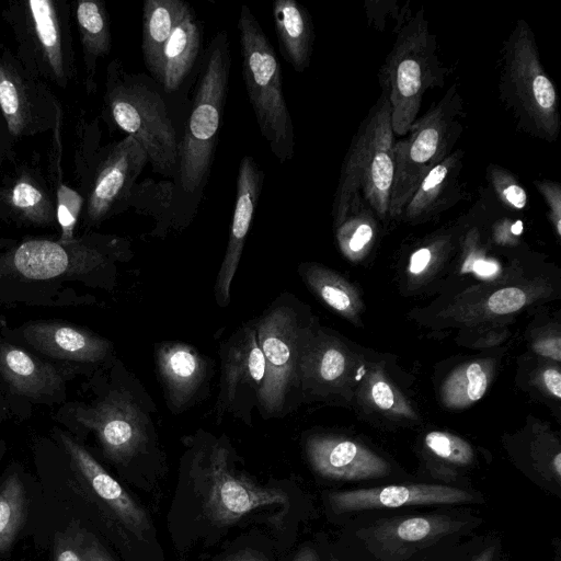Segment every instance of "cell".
Returning a JSON list of instances; mask_svg holds the SVG:
<instances>
[{
  "label": "cell",
  "instance_id": "obj_5",
  "mask_svg": "<svg viewBox=\"0 0 561 561\" xmlns=\"http://www.w3.org/2000/svg\"><path fill=\"white\" fill-rule=\"evenodd\" d=\"M104 100L115 125L140 144L153 171L176 175L179 141L159 91L146 78L126 73L118 60H113L107 68Z\"/></svg>",
  "mask_w": 561,
  "mask_h": 561
},
{
  "label": "cell",
  "instance_id": "obj_42",
  "mask_svg": "<svg viewBox=\"0 0 561 561\" xmlns=\"http://www.w3.org/2000/svg\"><path fill=\"white\" fill-rule=\"evenodd\" d=\"M536 350L546 356L560 359V340H547L536 345Z\"/></svg>",
  "mask_w": 561,
  "mask_h": 561
},
{
  "label": "cell",
  "instance_id": "obj_14",
  "mask_svg": "<svg viewBox=\"0 0 561 561\" xmlns=\"http://www.w3.org/2000/svg\"><path fill=\"white\" fill-rule=\"evenodd\" d=\"M221 375L218 416L230 411L242 416L259 405L265 383V359L261 351L255 322L237 330L221 346Z\"/></svg>",
  "mask_w": 561,
  "mask_h": 561
},
{
  "label": "cell",
  "instance_id": "obj_45",
  "mask_svg": "<svg viewBox=\"0 0 561 561\" xmlns=\"http://www.w3.org/2000/svg\"><path fill=\"white\" fill-rule=\"evenodd\" d=\"M227 561H266L262 556L253 552L239 553Z\"/></svg>",
  "mask_w": 561,
  "mask_h": 561
},
{
  "label": "cell",
  "instance_id": "obj_33",
  "mask_svg": "<svg viewBox=\"0 0 561 561\" xmlns=\"http://www.w3.org/2000/svg\"><path fill=\"white\" fill-rule=\"evenodd\" d=\"M425 444L437 457L454 465L466 466L473 458L471 447L448 433L431 432L425 437Z\"/></svg>",
  "mask_w": 561,
  "mask_h": 561
},
{
  "label": "cell",
  "instance_id": "obj_46",
  "mask_svg": "<svg viewBox=\"0 0 561 561\" xmlns=\"http://www.w3.org/2000/svg\"><path fill=\"white\" fill-rule=\"evenodd\" d=\"M494 557V547H488L477 554L471 561H492Z\"/></svg>",
  "mask_w": 561,
  "mask_h": 561
},
{
  "label": "cell",
  "instance_id": "obj_17",
  "mask_svg": "<svg viewBox=\"0 0 561 561\" xmlns=\"http://www.w3.org/2000/svg\"><path fill=\"white\" fill-rule=\"evenodd\" d=\"M467 490L440 484H402L335 491L328 502L335 514L414 505L459 504L474 501Z\"/></svg>",
  "mask_w": 561,
  "mask_h": 561
},
{
  "label": "cell",
  "instance_id": "obj_13",
  "mask_svg": "<svg viewBox=\"0 0 561 561\" xmlns=\"http://www.w3.org/2000/svg\"><path fill=\"white\" fill-rule=\"evenodd\" d=\"M0 111L14 137L43 133L60 114L47 87L10 53L0 54Z\"/></svg>",
  "mask_w": 561,
  "mask_h": 561
},
{
  "label": "cell",
  "instance_id": "obj_40",
  "mask_svg": "<svg viewBox=\"0 0 561 561\" xmlns=\"http://www.w3.org/2000/svg\"><path fill=\"white\" fill-rule=\"evenodd\" d=\"M431 261V251L426 248L420 249L411 256L410 271L413 274L421 273Z\"/></svg>",
  "mask_w": 561,
  "mask_h": 561
},
{
  "label": "cell",
  "instance_id": "obj_30",
  "mask_svg": "<svg viewBox=\"0 0 561 561\" xmlns=\"http://www.w3.org/2000/svg\"><path fill=\"white\" fill-rule=\"evenodd\" d=\"M26 511V497L19 476H9L0 488V553L7 551L19 534Z\"/></svg>",
  "mask_w": 561,
  "mask_h": 561
},
{
  "label": "cell",
  "instance_id": "obj_25",
  "mask_svg": "<svg viewBox=\"0 0 561 561\" xmlns=\"http://www.w3.org/2000/svg\"><path fill=\"white\" fill-rule=\"evenodd\" d=\"M0 208L25 224L48 226L56 221V202L32 172L20 171L0 187Z\"/></svg>",
  "mask_w": 561,
  "mask_h": 561
},
{
  "label": "cell",
  "instance_id": "obj_18",
  "mask_svg": "<svg viewBox=\"0 0 561 561\" xmlns=\"http://www.w3.org/2000/svg\"><path fill=\"white\" fill-rule=\"evenodd\" d=\"M263 180L264 173L254 159L251 156L243 157L238 170L228 244L215 283V297L220 307H226L229 302L231 283L259 204Z\"/></svg>",
  "mask_w": 561,
  "mask_h": 561
},
{
  "label": "cell",
  "instance_id": "obj_9",
  "mask_svg": "<svg viewBox=\"0 0 561 561\" xmlns=\"http://www.w3.org/2000/svg\"><path fill=\"white\" fill-rule=\"evenodd\" d=\"M255 325L266 371L259 408L270 417L289 409L290 394L299 385L306 335L287 298L275 301Z\"/></svg>",
  "mask_w": 561,
  "mask_h": 561
},
{
  "label": "cell",
  "instance_id": "obj_29",
  "mask_svg": "<svg viewBox=\"0 0 561 561\" xmlns=\"http://www.w3.org/2000/svg\"><path fill=\"white\" fill-rule=\"evenodd\" d=\"M75 14L82 47L85 88L91 92L95 84L96 62L111 49L110 21L104 3L95 0L78 1Z\"/></svg>",
  "mask_w": 561,
  "mask_h": 561
},
{
  "label": "cell",
  "instance_id": "obj_38",
  "mask_svg": "<svg viewBox=\"0 0 561 561\" xmlns=\"http://www.w3.org/2000/svg\"><path fill=\"white\" fill-rule=\"evenodd\" d=\"M371 396L375 403L381 409H390L393 405V392L385 381H378L373 386Z\"/></svg>",
  "mask_w": 561,
  "mask_h": 561
},
{
  "label": "cell",
  "instance_id": "obj_1",
  "mask_svg": "<svg viewBox=\"0 0 561 561\" xmlns=\"http://www.w3.org/2000/svg\"><path fill=\"white\" fill-rule=\"evenodd\" d=\"M500 61V99L518 128L541 140L556 141L561 128L558 94L525 20L517 21L504 42Z\"/></svg>",
  "mask_w": 561,
  "mask_h": 561
},
{
  "label": "cell",
  "instance_id": "obj_2",
  "mask_svg": "<svg viewBox=\"0 0 561 561\" xmlns=\"http://www.w3.org/2000/svg\"><path fill=\"white\" fill-rule=\"evenodd\" d=\"M394 133L388 95L381 91L354 136L341 169L333 214L337 224L350 206L364 202L377 216L389 214L394 174Z\"/></svg>",
  "mask_w": 561,
  "mask_h": 561
},
{
  "label": "cell",
  "instance_id": "obj_39",
  "mask_svg": "<svg viewBox=\"0 0 561 561\" xmlns=\"http://www.w3.org/2000/svg\"><path fill=\"white\" fill-rule=\"evenodd\" d=\"M85 561H113L102 546L87 536L84 547Z\"/></svg>",
  "mask_w": 561,
  "mask_h": 561
},
{
  "label": "cell",
  "instance_id": "obj_21",
  "mask_svg": "<svg viewBox=\"0 0 561 561\" xmlns=\"http://www.w3.org/2000/svg\"><path fill=\"white\" fill-rule=\"evenodd\" d=\"M57 434L71 462L94 493L130 531L144 535L149 529L146 512L82 445L62 431Z\"/></svg>",
  "mask_w": 561,
  "mask_h": 561
},
{
  "label": "cell",
  "instance_id": "obj_28",
  "mask_svg": "<svg viewBox=\"0 0 561 561\" xmlns=\"http://www.w3.org/2000/svg\"><path fill=\"white\" fill-rule=\"evenodd\" d=\"M199 47V26L191 11L175 26L162 50L157 81L165 92L180 88L192 70Z\"/></svg>",
  "mask_w": 561,
  "mask_h": 561
},
{
  "label": "cell",
  "instance_id": "obj_26",
  "mask_svg": "<svg viewBox=\"0 0 561 561\" xmlns=\"http://www.w3.org/2000/svg\"><path fill=\"white\" fill-rule=\"evenodd\" d=\"M272 11L283 56L296 71H305L310 64L314 41L308 11L296 0H275Z\"/></svg>",
  "mask_w": 561,
  "mask_h": 561
},
{
  "label": "cell",
  "instance_id": "obj_47",
  "mask_svg": "<svg viewBox=\"0 0 561 561\" xmlns=\"http://www.w3.org/2000/svg\"><path fill=\"white\" fill-rule=\"evenodd\" d=\"M14 241L10 239H0V250L13 244Z\"/></svg>",
  "mask_w": 561,
  "mask_h": 561
},
{
  "label": "cell",
  "instance_id": "obj_15",
  "mask_svg": "<svg viewBox=\"0 0 561 561\" xmlns=\"http://www.w3.org/2000/svg\"><path fill=\"white\" fill-rule=\"evenodd\" d=\"M470 523L459 516L430 514L381 518L359 529L357 537L379 561H403L457 534Z\"/></svg>",
  "mask_w": 561,
  "mask_h": 561
},
{
  "label": "cell",
  "instance_id": "obj_36",
  "mask_svg": "<svg viewBox=\"0 0 561 561\" xmlns=\"http://www.w3.org/2000/svg\"><path fill=\"white\" fill-rule=\"evenodd\" d=\"M538 192L541 194L549 208V217L557 234L561 236V186L558 182L541 180L535 181Z\"/></svg>",
  "mask_w": 561,
  "mask_h": 561
},
{
  "label": "cell",
  "instance_id": "obj_6",
  "mask_svg": "<svg viewBox=\"0 0 561 561\" xmlns=\"http://www.w3.org/2000/svg\"><path fill=\"white\" fill-rule=\"evenodd\" d=\"M242 76L257 126L274 157L284 163L295 153L293 121L283 92L276 53L250 8L238 19Z\"/></svg>",
  "mask_w": 561,
  "mask_h": 561
},
{
  "label": "cell",
  "instance_id": "obj_24",
  "mask_svg": "<svg viewBox=\"0 0 561 561\" xmlns=\"http://www.w3.org/2000/svg\"><path fill=\"white\" fill-rule=\"evenodd\" d=\"M0 375L14 392L33 398L50 394L62 383L55 366L11 344L0 345Z\"/></svg>",
  "mask_w": 561,
  "mask_h": 561
},
{
  "label": "cell",
  "instance_id": "obj_22",
  "mask_svg": "<svg viewBox=\"0 0 561 561\" xmlns=\"http://www.w3.org/2000/svg\"><path fill=\"white\" fill-rule=\"evenodd\" d=\"M23 336L36 351L58 359L99 363L111 351V343L102 336L61 322L30 323Z\"/></svg>",
  "mask_w": 561,
  "mask_h": 561
},
{
  "label": "cell",
  "instance_id": "obj_11",
  "mask_svg": "<svg viewBox=\"0 0 561 561\" xmlns=\"http://www.w3.org/2000/svg\"><path fill=\"white\" fill-rule=\"evenodd\" d=\"M102 239L89 237L68 243L26 239L0 254V272L33 280L92 272L110 260V245Z\"/></svg>",
  "mask_w": 561,
  "mask_h": 561
},
{
  "label": "cell",
  "instance_id": "obj_16",
  "mask_svg": "<svg viewBox=\"0 0 561 561\" xmlns=\"http://www.w3.org/2000/svg\"><path fill=\"white\" fill-rule=\"evenodd\" d=\"M148 162L140 144L126 136L105 150L99 160L84 198V218L96 225L127 202L133 186Z\"/></svg>",
  "mask_w": 561,
  "mask_h": 561
},
{
  "label": "cell",
  "instance_id": "obj_43",
  "mask_svg": "<svg viewBox=\"0 0 561 561\" xmlns=\"http://www.w3.org/2000/svg\"><path fill=\"white\" fill-rule=\"evenodd\" d=\"M472 271L477 273L479 276L488 277L493 276L497 273L499 267L494 262H489L484 260H476L472 263Z\"/></svg>",
  "mask_w": 561,
  "mask_h": 561
},
{
  "label": "cell",
  "instance_id": "obj_48",
  "mask_svg": "<svg viewBox=\"0 0 561 561\" xmlns=\"http://www.w3.org/2000/svg\"><path fill=\"white\" fill-rule=\"evenodd\" d=\"M2 453H3V444L0 442V458L2 456Z\"/></svg>",
  "mask_w": 561,
  "mask_h": 561
},
{
  "label": "cell",
  "instance_id": "obj_7",
  "mask_svg": "<svg viewBox=\"0 0 561 561\" xmlns=\"http://www.w3.org/2000/svg\"><path fill=\"white\" fill-rule=\"evenodd\" d=\"M463 101L454 83L411 125L403 139L394 141L390 216L402 213L423 178L453 152L463 129Z\"/></svg>",
  "mask_w": 561,
  "mask_h": 561
},
{
  "label": "cell",
  "instance_id": "obj_37",
  "mask_svg": "<svg viewBox=\"0 0 561 561\" xmlns=\"http://www.w3.org/2000/svg\"><path fill=\"white\" fill-rule=\"evenodd\" d=\"M87 535H62L55 546V561H85Z\"/></svg>",
  "mask_w": 561,
  "mask_h": 561
},
{
  "label": "cell",
  "instance_id": "obj_3",
  "mask_svg": "<svg viewBox=\"0 0 561 561\" xmlns=\"http://www.w3.org/2000/svg\"><path fill=\"white\" fill-rule=\"evenodd\" d=\"M446 73L436 37L420 9L398 30L379 72L381 91L390 102L394 135H407L417 119L425 92L443 87Z\"/></svg>",
  "mask_w": 561,
  "mask_h": 561
},
{
  "label": "cell",
  "instance_id": "obj_27",
  "mask_svg": "<svg viewBox=\"0 0 561 561\" xmlns=\"http://www.w3.org/2000/svg\"><path fill=\"white\" fill-rule=\"evenodd\" d=\"M192 10L182 0H146L142 8V54L148 70L157 80L161 55L175 26Z\"/></svg>",
  "mask_w": 561,
  "mask_h": 561
},
{
  "label": "cell",
  "instance_id": "obj_49",
  "mask_svg": "<svg viewBox=\"0 0 561 561\" xmlns=\"http://www.w3.org/2000/svg\"><path fill=\"white\" fill-rule=\"evenodd\" d=\"M331 561H339L336 558L332 557Z\"/></svg>",
  "mask_w": 561,
  "mask_h": 561
},
{
  "label": "cell",
  "instance_id": "obj_32",
  "mask_svg": "<svg viewBox=\"0 0 561 561\" xmlns=\"http://www.w3.org/2000/svg\"><path fill=\"white\" fill-rule=\"evenodd\" d=\"M55 202L56 221L61 229L59 241L71 242L76 239L73 231L84 206V197L72 187L60 183L56 190Z\"/></svg>",
  "mask_w": 561,
  "mask_h": 561
},
{
  "label": "cell",
  "instance_id": "obj_35",
  "mask_svg": "<svg viewBox=\"0 0 561 561\" xmlns=\"http://www.w3.org/2000/svg\"><path fill=\"white\" fill-rule=\"evenodd\" d=\"M526 302L525 293L517 287H507L495 291L489 298V309L499 314L519 310Z\"/></svg>",
  "mask_w": 561,
  "mask_h": 561
},
{
  "label": "cell",
  "instance_id": "obj_31",
  "mask_svg": "<svg viewBox=\"0 0 561 561\" xmlns=\"http://www.w3.org/2000/svg\"><path fill=\"white\" fill-rule=\"evenodd\" d=\"M488 386L486 375L478 363H472L456 373L445 390L446 399L457 405L479 400Z\"/></svg>",
  "mask_w": 561,
  "mask_h": 561
},
{
  "label": "cell",
  "instance_id": "obj_44",
  "mask_svg": "<svg viewBox=\"0 0 561 561\" xmlns=\"http://www.w3.org/2000/svg\"><path fill=\"white\" fill-rule=\"evenodd\" d=\"M293 561H320L314 549L310 547H304L299 550Z\"/></svg>",
  "mask_w": 561,
  "mask_h": 561
},
{
  "label": "cell",
  "instance_id": "obj_10",
  "mask_svg": "<svg viewBox=\"0 0 561 561\" xmlns=\"http://www.w3.org/2000/svg\"><path fill=\"white\" fill-rule=\"evenodd\" d=\"M226 446L214 440L205 445L194 459L206 515L215 523L229 525L250 512L273 504H287L282 489L265 488L234 471Z\"/></svg>",
  "mask_w": 561,
  "mask_h": 561
},
{
  "label": "cell",
  "instance_id": "obj_8",
  "mask_svg": "<svg viewBox=\"0 0 561 561\" xmlns=\"http://www.w3.org/2000/svg\"><path fill=\"white\" fill-rule=\"evenodd\" d=\"M8 12L20 62L38 79L66 88L75 72L68 9L60 1L28 0Z\"/></svg>",
  "mask_w": 561,
  "mask_h": 561
},
{
  "label": "cell",
  "instance_id": "obj_23",
  "mask_svg": "<svg viewBox=\"0 0 561 561\" xmlns=\"http://www.w3.org/2000/svg\"><path fill=\"white\" fill-rule=\"evenodd\" d=\"M462 151L454 150L420 182L401 214L417 219L454 205L460 197Z\"/></svg>",
  "mask_w": 561,
  "mask_h": 561
},
{
  "label": "cell",
  "instance_id": "obj_19",
  "mask_svg": "<svg viewBox=\"0 0 561 561\" xmlns=\"http://www.w3.org/2000/svg\"><path fill=\"white\" fill-rule=\"evenodd\" d=\"M156 363L170 410L191 407L209 373L206 358L192 345L163 342L156 347Z\"/></svg>",
  "mask_w": 561,
  "mask_h": 561
},
{
  "label": "cell",
  "instance_id": "obj_41",
  "mask_svg": "<svg viewBox=\"0 0 561 561\" xmlns=\"http://www.w3.org/2000/svg\"><path fill=\"white\" fill-rule=\"evenodd\" d=\"M543 381L548 390L558 399L561 398V375L556 369H547L543 373Z\"/></svg>",
  "mask_w": 561,
  "mask_h": 561
},
{
  "label": "cell",
  "instance_id": "obj_34",
  "mask_svg": "<svg viewBox=\"0 0 561 561\" xmlns=\"http://www.w3.org/2000/svg\"><path fill=\"white\" fill-rule=\"evenodd\" d=\"M488 178L504 205L513 209H523L527 205V192L507 170L499 165H490Z\"/></svg>",
  "mask_w": 561,
  "mask_h": 561
},
{
  "label": "cell",
  "instance_id": "obj_20",
  "mask_svg": "<svg viewBox=\"0 0 561 561\" xmlns=\"http://www.w3.org/2000/svg\"><path fill=\"white\" fill-rule=\"evenodd\" d=\"M306 451L312 469L328 479L357 481L383 477L389 472L383 459L352 440L310 437Z\"/></svg>",
  "mask_w": 561,
  "mask_h": 561
},
{
  "label": "cell",
  "instance_id": "obj_12",
  "mask_svg": "<svg viewBox=\"0 0 561 561\" xmlns=\"http://www.w3.org/2000/svg\"><path fill=\"white\" fill-rule=\"evenodd\" d=\"M72 415L95 433L104 454L115 462H129L149 443L151 420L127 390H112L93 404H78Z\"/></svg>",
  "mask_w": 561,
  "mask_h": 561
},
{
  "label": "cell",
  "instance_id": "obj_4",
  "mask_svg": "<svg viewBox=\"0 0 561 561\" xmlns=\"http://www.w3.org/2000/svg\"><path fill=\"white\" fill-rule=\"evenodd\" d=\"M192 110L178 152V182L186 194L199 193L209 174L225 107L230 71L226 31L213 38L204 60Z\"/></svg>",
  "mask_w": 561,
  "mask_h": 561
}]
</instances>
